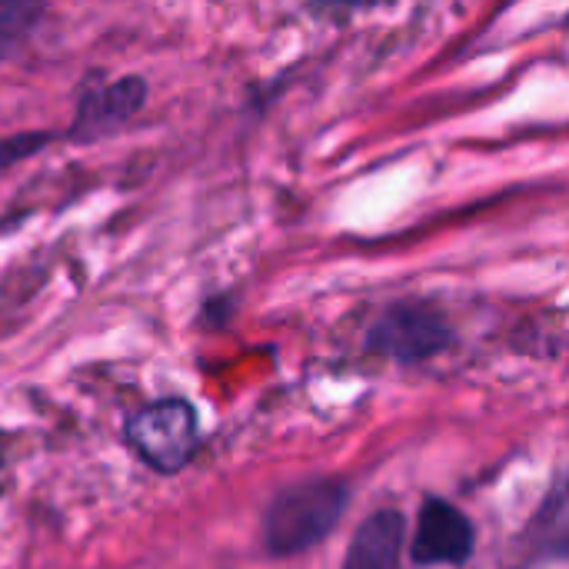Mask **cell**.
<instances>
[{"instance_id": "1", "label": "cell", "mask_w": 569, "mask_h": 569, "mask_svg": "<svg viewBox=\"0 0 569 569\" xmlns=\"http://www.w3.org/2000/svg\"><path fill=\"white\" fill-rule=\"evenodd\" d=\"M350 507V487L340 480H303L280 490L263 513V543L273 557L313 550Z\"/></svg>"}, {"instance_id": "2", "label": "cell", "mask_w": 569, "mask_h": 569, "mask_svg": "<svg viewBox=\"0 0 569 569\" xmlns=\"http://www.w3.org/2000/svg\"><path fill=\"white\" fill-rule=\"evenodd\" d=\"M197 437V413L187 400H157L127 423V443L157 473H180L193 460Z\"/></svg>"}, {"instance_id": "3", "label": "cell", "mask_w": 569, "mask_h": 569, "mask_svg": "<svg viewBox=\"0 0 569 569\" xmlns=\"http://www.w3.org/2000/svg\"><path fill=\"white\" fill-rule=\"evenodd\" d=\"M367 340L383 357H393L400 363H417L447 350L453 340V330L437 310L423 303H400V307H390L373 323Z\"/></svg>"}, {"instance_id": "4", "label": "cell", "mask_w": 569, "mask_h": 569, "mask_svg": "<svg viewBox=\"0 0 569 569\" xmlns=\"http://www.w3.org/2000/svg\"><path fill=\"white\" fill-rule=\"evenodd\" d=\"M473 523L447 500H427L410 543L417 567H463L473 557Z\"/></svg>"}, {"instance_id": "5", "label": "cell", "mask_w": 569, "mask_h": 569, "mask_svg": "<svg viewBox=\"0 0 569 569\" xmlns=\"http://www.w3.org/2000/svg\"><path fill=\"white\" fill-rule=\"evenodd\" d=\"M147 100V83L140 77H123L97 93H90L80 103V113L73 120V140H97L113 130H120Z\"/></svg>"}, {"instance_id": "6", "label": "cell", "mask_w": 569, "mask_h": 569, "mask_svg": "<svg viewBox=\"0 0 569 569\" xmlns=\"http://www.w3.org/2000/svg\"><path fill=\"white\" fill-rule=\"evenodd\" d=\"M407 520L397 510L373 513L353 537L343 569H403Z\"/></svg>"}, {"instance_id": "7", "label": "cell", "mask_w": 569, "mask_h": 569, "mask_svg": "<svg viewBox=\"0 0 569 569\" xmlns=\"http://www.w3.org/2000/svg\"><path fill=\"white\" fill-rule=\"evenodd\" d=\"M40 17H43V7H37V3L3 0L0 3V57L17 50L27 40V33L37 27Z\"/></svg>"}, {"instance_id": "8", "label": "cell", "mask_w": 569, "mask_h": 569, "mask_svg": "<svg viewBox=\"0 0 569 569\" xmlns=\"http://www.w3.org/2000/svg\"><path fill=\"white\" fill-rule=\"evenodd\" d=\"M50 137L47 133H17L10 137L7 143H0V163H13V160H23V153H33L40 147H47Z\"/></svg>"}]
</instances>
